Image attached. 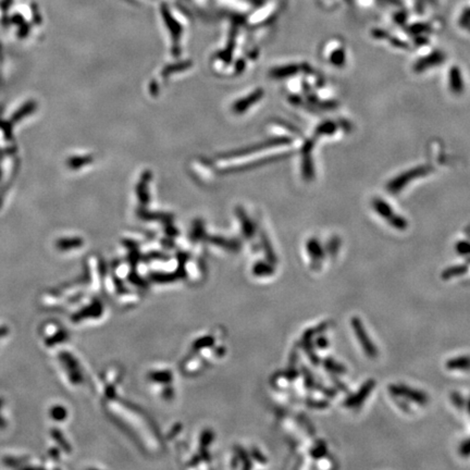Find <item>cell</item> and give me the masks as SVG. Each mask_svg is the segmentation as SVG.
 <instances>
[{"label":"cell","mask_w":470,"mask_h":470,"mask_svg":"<svg viewBox=\"0 0 470 470\" xmlns=\"http://www.w3.org/2000/svg\"><path fill=\"white\" fill-rule=\"evenodd\" d=\"M390 393L395 398L407 399L408 402H413L418 405H427L429 402V396L420 390H416L405 384H392L389 387Z\"/></svg>","instance_id":"cell-1"},{"label":"cell","mask_w":470,"mask_h":470,"mask_svg":"<svg viewBox=\"0 0 470 470\" xmlns=\"http://www.w3.org/2000/svg\"><path fill=\"white\" fill-rule=\"evenodd\" d=\"M351 325L362 351L365 352V354L369 358H376L378 356V348L373 344V342L371 341L370 336L368 335L366 329L363 328L362 320L359 319L358 317H353L351 320Z\"/></svg>","instance_id":"cell-2"},{"label":"cell","mask_w":470,"mask_h":470,"mask_svg":"<svg viewBox=\"0 0 470 470\" xmlns=\"http://www.w3.org/2000/svg\"><path fill=\"white\" fill-rule=\"evenodd\" d=\"M376 387V381L372 379H369L367 381L363 383L361 389L358 390V392L355 394H352L348 396V398H345L344 400V406L347 408H357L361 406L365 400L368 398V396L370 395L371 391Z\"/></svg>","instance_id":"cell-3"},{"label":"cell","mask_w":470,"mask_h":470,"mask_svg":"<svg viewBox=\"0 0 470 470\" xmlns=\"http://www.w3.org/2000/svg\"><path fill=\"white\" fill-rule=\"evenodd\" d=\"M322 365H324L326 371L334 374V376H341V374H344L347 371V369L344 365H342V363L336 362L335 359L331 357L325 358L324 361H322Z\"/></svg>","instance_id":"cell-4"},{"label":"cell","mask_w":470,"mask_h":470,"mask_svg":"<svg viewBox=\"0 0 470 470\" xmlns=\"http://www.w3.org/2000/svg\"><path fill=\"white\" fill-rule=\"evenodd\" d=\"M448 370H470V356L452 358L446 362Z\"/></svg>","instance_id":"cell-5"},{"label":"cell","mask_w":470,"mask_h":470,"mask_svg":"<svg viewBox=\"0 0 470 470\" xmlns=\"http://www.w3.org/2000/svg\"><path fill=\"white\" fill-rule=\"evenodd\" d=\"M468 272V266L467 265H456V266H452L445 269L444 271L442 272L441 278L443 280H450L452 278L463 276V274Z\"/></svg>","instance_id":"cell-6"},{"label":"cell","mask_w":470,"mask_h":470,"mask_svg":"<svg viewBox=\"0 0 470 470\" xmlns=\"http://www.w3.org/2000/svg\"><path fill=\"white\" fill-rule=\"evenodd\" d=\"M351 1L362 4V6L384 4V6H392L394 8H400L403 6V0H351Z\"/></svg>","instance_id":"cell-7"},{"label":"cell","mask_w":470,"mask_h":470,"mask_svg":"<svg viewBox=\"0 0 470 470\" xmlns=\"http://www.w3.org/2000/svg\"><path fill=\"white\" fill-rule=\"evenodd\" d=\"M417 13H424L428 8L437 7L442 0H410Z\"/></svg>","instance_id":"cell-8"},{"label":"cell","mask_w":470,"mask_h":470,"mask_svg":"<svg viewBox=\"0 0 470 470\" xmlns=\"http://www.w3.org/2000/svg\"><path fill=\"white\" fill-rule=\"evenodd\" d=\"M374 208H376L377 213L380 216L383 217L384 219H387L389 221V223L392 222V221L396 218V215L393 214V211L391 210L390 206L388 204H385L384 202H379V200L374 202Z\"/></svg>","instance_id":"cell-9"},{"label":"cell","mask_w":470,"mask_h":470,"mask_svg":"<svg viewBox=\"0 0 470 470\" xmlns=\"http://www.w3.org/2000/svg\"><path fill=\"white\" fill-rule=\"evenodd\" d=\"M308 252L311 258L315 260H320L321 258L324 259L325 253H324V248L321 247L320 243L317 240H311L308 243Z\"/></svg>","instance_id":"cell-10"},{"label":"cell","mask_w":470,"mask_h":470,"mask_svg":"<svg viewBox=\"0 0 470 470\" xmlns=\"http://www.w3.org/2000/svg\"><path fill=\"white\" fill-rule=\"evenodd\" d=\"M326 453H328V448H326L325 443L321 442L318 445L315 446L313 450H311V456L318 459V458L325 457L326 455Z\"/></svg>","instance_id":"cell-11"},{"label":"cell","mask_w":470,"mask_h":470,"mask_svg":"<svg viewBox=\"0 0 470 470\" xmlns=\"http://www.w3.org/2000/svg\"><path fill=\"white\" fill-rule=\"evenodd\" d=\"M451 400H452V403L455 405V407H457L459 409H462V408L465 407V406H466V402L464 400V398L458 392H452L451 393Z\"/></svg>","instance_id":"cell-12"},{"label":"cell","mask_w":470,"mask_h":470,"mask_svg":"<svg viewBox=\"0 0 470 470\" xmlns=\"http://www.w3.org/2000/svg\"><path fill=\"white\" fill-rule=\"evenodd\" d=\"M456 251L459 255L470 256V243L469 242H458L456 245Z\"/></svg>","instance_id":"cell-13"},{"label":"cell","mask_w":470,"mask_h":470,"mask_svg":"<svg viewBox=\"0 0 470 470\" xmlns=\"http://www.w3.org/2000/svg\"><path fill=\"white\" fill-rule=\"evenodd\" d=\"M459 454L465 457L470 456V439L462 443L461 446H459Z\"/></svg>","instance_id":"cell-14"},{"label":"cell","mask_w":470,"mask_h":470,"mask_svg":"<svg viewBox=\"0 0 470 470\" xmlns=\"http://www.w3.org/2000/svg\"><path fill=\"white\" fill-rule=\"evenodd\" d=\"M316 346L320 348V350H325V348L329 346V341L325 335H320L318 336V339L316 340Z\"/></svg>","instance_id":"cell-15"},{"label":"cell","mask_w":470,"mask_h":470,"mask_svg":"<svg viewBox=\"0 0 470 470\" xmlns=\"http://www.w3.org/2000/svg\"><path fill=\"white\" fill-rule=\"evenodd\" d=\"M310 406H313V407H317V408H325V407H328L329 406V403L326 402V400H311V403H309Z\"/></svg>","instance_id":"cell-16"},{"label":"cell","mask_w":470,"mask_h":470,"mask_svg":"<svg viewBox=\"0 0 470 470\" xmlns=\"http://www.w3.org/2000/svg\"><path fill=\"white\" fill-rule=\"evenodd\" d=\"M333 381H334V383L336 384V387H337V388H339V389H341L342 391H344V392H345V393H347V392H346V391H347V388L345 387V385H344V384H343V382H341V381H339V380H336L335 378H333Z\"/></svg>","instance_id":"cell-17"},{"label":"cell","mask_w":470,"mask_h":470,"mask_svg":"<svg viewBox=\"0 0 470 470\" xmlns=\"http://www.w3.org/2000/svg\"><path fill=\"white\" fill-rule=\"evenodd\" d=\"M395 402H396V404H398V405L399 406V407H402L403 410L408 411V406L406 405L404 402H398V400H395Z\"/></svg>","instance_id":"cell-18"},{"label":"cell","mask_w":470,"mask_h":470,"mask_svg":"<svg viewBox=\"0 0 470 470\" xmlns=\"http://www.w3.org/2000/svg\"><path fill=\"white\" fill-rule=\"evenodd\" d=\"M467 407H468V410H469V414H470V398L468 400V403H467Z\"/></svg>","instance_id":"cell-19"}]
</instances>
